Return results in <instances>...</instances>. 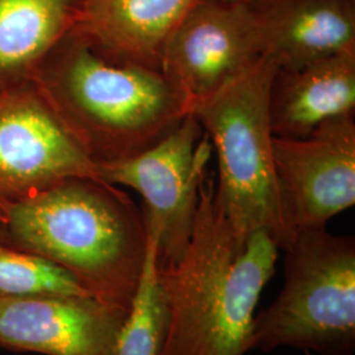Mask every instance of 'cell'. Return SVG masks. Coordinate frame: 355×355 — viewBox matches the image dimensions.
<instances>
[{
  "label": "cell",
  "mask_w": 355,
  "mask_h": 355,
  "mask_svg": "<svg viewBox=\"0 0 355 355\" xmlns=\"http://www.w3.org/2000/svg\"><path fill=\"white\" fill-rule=\"evenodd\" d=\"M263 55L279 70L355 51V0H254Z\"/></svg>",
  "instance_id": "cell-11"
},
{
  "label": "cell",
  "mask_w": 355,
  "mask_h": 355,
  "mask_svg": "<svg viewBox=\"0 0 355 355\" xmlns=\"http://www.w3.org/2000/svg\"><path fill=\"white\" fill-rule=\"evenodd\" d=\"M167 309L157 275L154 245L149 241L146 262L114 355H158L165 341Z\"/></svg>",
  "instance_id": "cell-15"
},
{
  "label": "cell",
  "mask_w": 355,
  "mask_h": 355,
  "mask_svg": "<svg viewBox=\"0 0 355 355\" xmlns=\"http://www.w3.org/2000/svg\"><path fill=\"white\" fill-rule=\"evenodd\" d=\"M83 0H0V91L33 82Z\"/></svg>",
  "instance_id": "cell-14"
},
{
  "label": "cell",
  "mask_w": 355,
  "mask_h": 355,
  "mask_svg": "<svg viewBox=\"0 0 355 355\" xmlns=\"http://www.w3.org/2000/svg\"><path fill=\"white\" fill-rule=\"evenodd\" d=\"M33 83L96 166L148 149L190 114V102L161 69L112 61L70 31Z\"/></svg>",
  "instance_id": "cell-3"
},
{
  "label": "cell",
  "mask_w": 355,
  "mask_h": 355,
  "mask_svg": "<svg viewBox=\"0 0 355 355\" xmlns=\"http://www.w3.org/2000/svg\"><path fill=\"white\" fill-rule=\"evenodd\" d=\"M278 64L262 55L241 76L191 105L218 161L215 200L233 232L263 230L286 250L295 233L280 200L274 170L270 92Z\"/></svg>",
  "instance_id": "cell-4"
},
{
  "label": "cell",
  "mask_w": 355,
  "mask_h": 355,
  "mask_svg": "<svg viewBox=\"0 0 355 355\" xmlns=\"http://www.w3.org/2000/svg\"><path fill=\"white\" fill-rule=\"evenodd\" d=\"M74 177L101 178L36 85L0 91V212Z\"/></svg>",
  "instance_id": "cell-7"
},
{
  "label": "cell",
  "mask_w": 355,
  "mask_h": 355,
  "mask_svg": "<svg viewBox=\"0 0 355 355\" xmlns=\"http://www.w3.org/2000/svg\"><path fill=\"white\" fill-rule=\"evenodd\" d=\"M263 55L249 3L198 0L168 37L161 70L191 105L241 76Z\"/></svg>",
  "instance_id": "cell-9"
},
{
  "label": "cell",
  "mask_w": 355,
  "mask_h": 355,
  "mask_svg": "<svg viewBox=\"0 0 355 355\" xmlns=\"http://www.w3.org/2000/svg\"><path fill=\"white\" fill-rule=\"evenodd\" d=\"M89 295L62 267L0 239V299Z\"/></svg>",
  "instance_id": "cell-16"
},
{
  "label": "cell",
  "mask_w": 355,
  "mask_h": 355,
  "mask_svg": "<svg viewBox=\"0 0 355 355\" xmlns=\"http://www.w3.org/2000/svg\"><path fill=\"white\" fill-rule=\"evenodd\" d=\"M284 252L283 288L254 318L250 352L287 346L318 355H354V239L327 228L304 229Z\"/></svg>",
  "instance_id": "cell-5"
},
{
  "label": "cell",
  "mask_w": 355,
  "mask_h": 355,
  "mask_svg": "<svg viewBox=\"0 0 355 355\" xmlns=\"http://www.w3.org/2000/svg\"><path fill=\"white\" fill-rule=\"evenodd\" d=\"M224 3H252L254 0H220Z\"/></svg>",
  "instance_id": "cell-17"
},
{
  "label": "cell",
  "mask_w": 355,
  "mask_h": 355,
  "mask_svg": "<svg viewBox=\"0 0 355 355\" xmlns=\"http://www.w3.org/2000/svg\"><path fill=\"white\" fill-rule=\"evenodd\" d=\"M129 311L89 295L0 299V349L114 355Z\"/></svg>",
  "instance_id": "cell-10"
},
{
  "label": "cell",
  "mask_w": 355,
  "mask_h": 355,
  "mask_svg": "<svg viewBox=\"0 0 355 355\" xmlns=\"http://www.w3.org/2000/svg\"><path fill=\"white\" fill-rule=\"evenodd\" d=\"M279 250L263 230L240 239L216 203L212 180L204 179L186 252L155 267L167 309L158 355L249 353L255 306Z\"/></svg>",
  "instance_id": "cell-1"
},
{
  "label": "cell",
  "mask_w": 355,
  "mask_h": 355,
  "mask_svg": "<svg viewBox=\"0 0 355 355\" xmlns=\"http://www.w3.org/2000/svg\"><path fill=\"white\" fill-rule=\"evenodd\" d=\"M0 239L70 272L91 296L130 309L149 234L144 209L102 178H67L0 212Z\"/></svg>",
  "instance_id": "cell-2"
},
{
  "label": "cell",
  "mask_w": 355,
  "mask_h": 355,
  "mask_svg": "<svg viewBox=\"0 0 355 355\" xmlns=\"http://www.w3.org/2000/svg\"><path fill=\"white\" fill-rule=\"evenodd\" d=\"M355 51L279 70L270 92V124L277 137L302 139L327 121L353 116Z\"/></svg>",
  "instance_id": "cell-13"
},
{
  "label": "cell",
  "mask_w": 355,
  "mask_h": 355,
  "mask_svg": "<svg viewBox=\"0 0 355 355\" xmlns=\"http://www.w3.org/2000/svg\"><path fill=\"white\" fill-rule=\"evenodd\" d=\"M212 150L198 119L190 114L148 149L98 165L103 180L140 193L157 268L175 263L189 246Z\"/></svg>",
  "instance_id": "cell-6"
},
{
  "label": "cell",
  "mask_w": 355,
  "mask_h": 355,
  "mask_svg": "<svg viewBox=\"0 0 355 355\" xmlns=\"http://www.w3.org/2000/svg\"><path fill=\"white\" fill-rule=\"evenodd\" d=\"M280 200L293 233L324 229L355 204V121L343 116L302 139L272 140Z\"/></svg>",
  "instance_id": "cell-8"
},
{
  "label": "cell",
  "mask_w": 355,
  "mask_h": 355,
  "mask_svg": "<svg viewBox=\"0 0 355 355\" xmlns=\"http://www.w3.org/2000/svg\"><path fill=\"white\" fill-rule=\"evenodd\" d=\"M198 0H83L73 29L112 61L161 69L168 37Z\"/></svg>",
  "instance_id": "cell-12"
}]
</instances>
